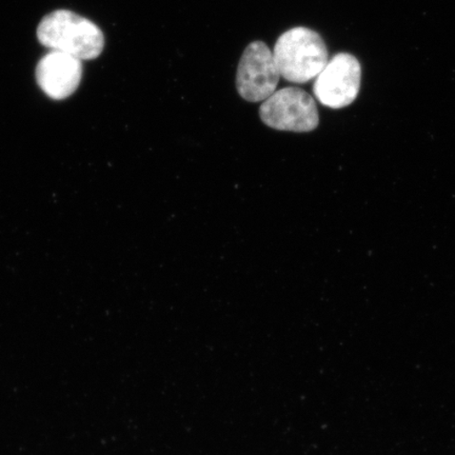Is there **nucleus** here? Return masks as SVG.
Here are the masks:
<instances>
[{
  "label": "nucleus",
  "mask_w": 455,
  "mask_h": 455,
  "mask_svg": "<svg viewBox=\"0 0 455 455\" xmlns=\"http://www.w3.org/2000/svg\"><path fill=\"white\" fill-rule=\"evenodd\" d=\"M281 73L272 51L263 42L248 45L241 57L236 74V88L243 100L265 101L275 92Z\"/></svg>",
  "instance_id": "20e7f679"
},
{
  "label": "nucleus",
  "mask_w": 455,
  "mask_h": 455,
  "mask_svg": "<svg viewBox=\"0 0 455 455\" xmlns=\"http://www.w3.org/2000/svg\"><path fill=\"white\" fill-rule=\"evenodd\" d=\"M272 52L281 76L294 84L316 78L329 61L327 45L320 34L305 27L282 34Z\"/></svg>",
  "instance_id": "f03ea898"
},
{
  "label": "nucleus",
  "mask_w": 455,
  "mask_h": 455,
  "mask_svg": "<svg viewBox=\"0 0 455 455\" xmlns=\"http://www.w3.org/2000/svg\"><path fill=\"white\" fill-rule=\"evenodd\" d=\"M362 68L354 55H335L318 74L313 93L322 105L341 109L354 102L360 92Z\"/></svg>",
  "instance_id": "39448f33"
},
{
  "label": "nucleus",
  "mask_w": 455,
  "mask_h": 455,
  "mask_svg": "<svg viewBox=\"0 0 455 455\" xmlns=\"http://www.w3.org/2000/svg\"><path fill=\"white\" fill-rule=\"evenodd\" d=\"M37 37L51 51H59L79 60L96 59L105 47L100 28L68 10H57L45 16L38 26Z\"/></svg>",
  "instance_id": "f257e3e1"
},
{
  "label": "nucleus",
  "mask_w": 455,
  "mask_h": 455,
  "mask_svg": "<svg viewBox=\"0 0 455 455\" xmlns=\"http://www.w3.org/2000/svg\"><path fill=\"white\" fill-rule=\"evenodd\" d=\"M259 116L267 126L292 132H310L320 123L312 96L299 88L275 91L259 108Z\"/></svg>",
  "instance_id": "7ed1b4c3"
},
{
  "label": "nucleus",
  "mask_w": 455,
  "mask_h": 455,
  "mask_svg": "<svg viewBox=\"0 0 455 455\" xmlns=\"http://www.w3.org/2000/svg\"><path fill=\"white\" fill-rule=\"evenodd\" d=\"M36 76L39 87L49 98L66 100L76 92L81 84L82 60L59 51H51L39 60Z\"/></svg>",
  "instance_id": "423d86ee"
}]
</instances>
